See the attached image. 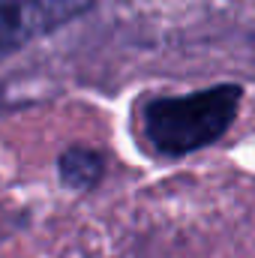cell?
Masks as SVG:
<instances>
[{"label": "cell", "mask_w": 255, "mask_h": 258, "mask_svg": "<svg viewBox=\"0 0 255 258\" xmlns=\"http://www.w3.org/2000/svg\"><path fill=\"white\" fill-rule=\"evenodd\" d=\"M96 0H0V57L57 30Z\"/></svg>", "instance_id": "2"}, {"label": "cell", "mask_w": 255, "mask_h": 258, "mask_svg": "<svg viewBox=\"0 0 255 258\" xmlns=\"http://www.w3.org/2000/svg\"><path fill=\"white\" fill-rule=\"evenodd\" d=\"M105 159L90 147H69L60 156V180L69 189H93L102 180Z\"/></svg>", "instance_id": "3"}, {"label": "cell", "mask_w": 255, "mask_h": 258, "mask_svg": "<svg viewBox=\"0 0 255 258\" xmlns=\"http://www.w3.org/2000/svg\"><path fill=\"white\" fill-rule=\"evenodd\" d=\"M240 108V87H210L189 96H162L144 108V135L162 156H183L225 135Z\"/></svg>", "instance_id": "1"}]
</instances>
